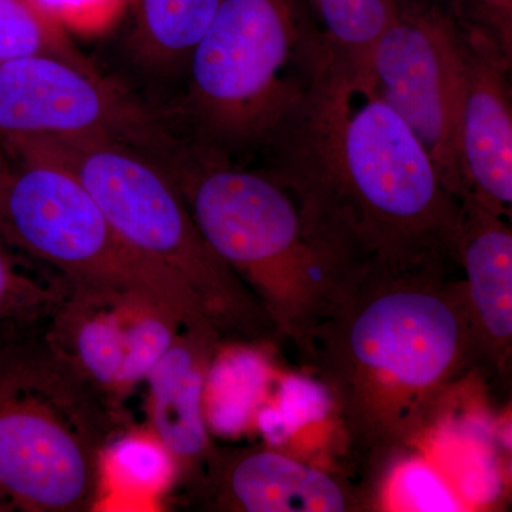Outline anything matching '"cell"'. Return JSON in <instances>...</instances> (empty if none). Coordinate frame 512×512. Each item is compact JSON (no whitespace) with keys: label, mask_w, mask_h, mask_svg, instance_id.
<instances>
[{"label":"cell","mask_w":512,"mask_h":512,"mask_svg":"<svg viewBox=\"0 0 512 512\" xmlns=\"http://www.w3.org/2000/svg\"><path fill=\"white\" fill-rule=\"evenodd\" d=\"M9 158L6 151L0 147V181H2L3 175L6 173V168H8Z\"/></svg>","instance_id":"44dd1931"},{"label":"cell","mask_w":512,"mask_h":512,"mask_svg":"<svg viewBox=\"0 0 512 512\" xmlns=\"http://www.w3.org/2000/svg\"><path fill=\"white\" fill-rule=\"evenodd\" d=\"M90 134L150 150L164 131L100 73L47 55L0 62V143Z\"/></svg>","instance_id":"30bf717a"},{"label":"cell","mask_w":512,"mask_h":512,"mask_svg":"<svg viewBox=\"0 0 512 512\" xmlns=\"http://www.w3.org/2000/svg\"><path fill=\"white\" fill-rule=\"evenodd\" d=\"M184 326L177 312L140 293L70 286L45 338L113 412Z\"/></svg>","instance_id":"9c48e42d"},{"label":"cell","mask_w":512,"mask_h":512,"mask_svg":"<svg viewBox=\"0 0 512 512\" xmlns=\"http://www.w3.org/2000/svg\"><path fill=\"white\" fill-rule=\"evenodd\" d=\"M180 188L201 234L255 296L276 332L305 349L346 264L264 168L248 170L195 141L171 138L154 156Z\"/></svg>","instance_id":"3957f363"},{"label":"cell","mask_w":512,"mask_h":512,"mask_svg":"<svg viewBox=\"0 0 512 512\" xmlns=\"http://www.w3.org/2000/svg\"><path fill=\"white\" fill-rule=\"evenodd\" d=\"M2 511H9V508L6 507V504L3 503L2 500H0V512H2Z\"/></svg>","instance_id":"603a6c76"},{"label":"cell","mask_w":512,"mask_h":512,"mask_svg":"<svg viewBox=\"0 0 512 512\" xmlns=\"http://www.w3.org/2000/svg\"><path fill=\"white\" fill-rule=\"evenodd\" d=\"M454 18L490 36L512 56V0H444Z\"/></svg>","instance_id":"d6986e66"},{"label":"cell","mask_w":512,"mask_h":512,"mask_svg":"<svg viewBox=\"0 0 512 512\" xmlns=\"http://www.w3.org/2000/svg\"><path fill=\"white\" fill-rule=\"evenodd\" d=\"M45 329L0 352V500L9 511L83 512L96 498L111 409Z\"/></svg>","instance_id":"8992f818"},{"label":"cell","mask_w":512,"mask_h":512,"mask_svg":"<svg viewBox=\"0 0 512 512\" xmlns=\"http://www.w3.org/2000/svg\"><path fill=\"white\" fill-rule=\"evenodd\" d=\"M461 202L458 265L480 357L503 367L512 340V234L507 217L471 194Z\"/></svg>","instance_id":"5bb4252c"},{"label":"cell","mask_w":512,"mask_h":512,"mask_svg":"<svg viewBox=\"0 0 512 512\" xmlns=\"http://www.w3.org/2000/svg\"><path fill=\"white\" fill-rule=\"evenodd\" d=\"M313 25L339 56L366 67L400 0H302Z\"/></svg>","instance_id":"e0dca14e"},{"label":"cell","mask_w":512,"mask_h":512,"mask_svg":"<svg viewBox=\"0 0 512 512\" xmlns=\"http://www.w3.org/2000/svg\"><path fill=\"white\" fill-rule=\"evenodd\" d=\"M69 289L59 275L36 274L0 238V335L18 339L45 329Z\"/></svg>","instance_id":"2e32d148"},{"label":"cell","mask_w":512,"mask_h":512,"mask_svg":"<svg viewBox=\"0 0 512 512\" xmlns=\"http://www.w3.org/2000/svg\"><path fill=\"white\" fill-rule=\"evenodd\" d=\"M62 165L138 254L183 279L220 332L276 330L264 308L201 234L180 188L147 151L117 137H40L0 143Z\"/></svg>","instance_id":"5b68a950"},{"label":"cell","mask_w":512,"mask_h":512,"mask_svg":"<svg viewBox=\"0 0 512 512\" xmlns=\"http://www.w3.org/2000/svg\"><path fill=\"white\" fill-rule=\"evenodd\" d=\"M404 498L417 511H456L457 504L429 468L412 467L403 474Z\"/></svg>","instance_id":"ffe728a7"},{"label":"cell","mask_w":512,"mask_h":512,"mask_svg":"<svg viewBox=\"0 0 512 512\" xmlns=\"http://www.w3.org/2000/svg\"><path fill=\"white\" fill-rule=\"evenodd\" d=\"M220 336L210 320L184 326L144 380L151 429L183 473L210 451L202 399Z\"/></svg>","instance_id":"4fadbf2b"},{"label":"cell","mask_w":512,"mask_h":512,"mask_svg":"<svg viewBox=\"0 0 512 512\" xmlns=\"http://www.w3.org/2000/svg\"><path fill=\"white\" fill-rule=\"evenodd\" d=\"M261 154L352 268L458 265L461 202L366 67L329 49Z\"/></svg>","instance_id":"6da1fadb"},{"label":"cell","mask_w":512,"mask_h":512,"mask_svg":"<svg viewBox=\"0 0 512 512\" xmlns=\"http://www.w3.org/2000/svg\"><path fill=\"white\" fill-rule=\"evenodd\" d=\"M6 151V150H5ZM0 181V238L74 288L133 292L163 303L187 325L212 320L190 286L121 239L69 170L9 153Z\"/></svg>","instance_id":"52a82bcc"},{"label":"cell","mask_w":512,"mask_h":512,"mask_svg":"<svg viewBox=\"0 0 512 512\" xmlns=\"http://www.w3.org/2000/svg\"><path fill=\"white\" fill-rule=\"evenodd\" d=\"M450 265L357 268L336 289L303 352L350 439L377 457L420 439L480 359L463 281Z\"/></svg>","instance_id":"7a4b0ae2"},{"label":"cell","mask_w":512,"mask_h":512,"mask_svg":"<svg viewBox=\"0 0 512 512\" xmlns=\"http://www.w3.org/2000/svg\"><path fill=\"white\" fill-rule=\"evenodd\" d=\"M32 55L59 57L100 73L33 0H0V62Z\"/></svg>","instance_id":"ac0fdd59"},{"label":"cell","mask_w":512,"mask_h":512,"mask_svg":"<svg viewBox=\"0 0 512 512\" xmlns=\"http://www.w3.org/2000/svg\"><path fill=\"white\" fill-rule=\"evenodd\" d=\"M204 497L220 511L345 512L350 495L329 474L259 448L208 451Z\"/></svg>","instance_id":"7c38bea8"},{"label":"cell","mask_w":512,"mask_h":512,"mask_svg":"<svg viewBox=\"0 0 512 512\" xmlns=\"http://www.w3.org/2000/svg\"><path fill=\"white\" fill-rule=\"evenodd\" d=\"M367 74L376 92L410 127L448 190L466 194L458 147L461 62L457 19L444 0H400Z\"/></svg>","instance_id":"ba28073f"},{"label":"cell","mask_w":512,"mask_h":512,"mask_svg":"<svg viewBox=\"0 0 512 512\" xmlns=\"http://www.w3.org/2000/svg\"><path fill=\"white\" fill-rule=\"evenodd\" d=\"M221 0H137L133 50L151 69L187 70Z\"/></svg>","instance_id":"9a60e30c"},{"label":"cell","mask_w":512,"mask_h":512,"mask_svg":"<svg viewBox=\"0 0 512 512\" xmlns=\"http://www.w3.org/2000/svg\"><path fill=\"white\" fill-rule=\"evenodd\" d=\"M328 50L302 0H221L185 70L188 138L234 161L261 154Z\"/></svg>","instance_id":"277c9868"},{"label":"cell","mask_w":512,"mask_h":512,"mask_svg":"<svg viewBox=\"0 0 512 512\" xmlns=\"http://www.w3.org/2000/svg\"><path fill=\"white\" fill-rule=\"evenodd\" d=\"M16 340L19 339H10L6 338V336L0 335V352H2L3 349L8 348L10 343L16 342Z\"/></svg>","instance_id":"7402d4cb"},{"label":"cell","mask_w":512,"mask_h":512,"mask_svg":"<svg viewBox=\"0 0 512 512\" xmlns=\"http://www.w3.org/2000/svg\"><path fill=\"white\" fill-rule=\"evenodd\" d=\"M457 42L461 62L458 147L466 194L510 218L512 56L490 36L458 20Z\"/></svg>","instance_id":"8fae6325"}]
</instances>
